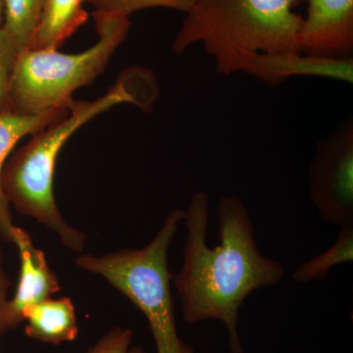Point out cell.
Wrapping results in <instances>:
<instances>
[{"label":"cell","mask_w":353,"mask_h":353,"mask_svg":"<svg viewBox=\"0 0 353 353\" xmlns=\"http://www.w3.org/2000/svg\"><path fill=\"white\" fill-rule=\"evenodd\" d=\"M219 245H208L209 196L197 192L183 216L185 240L174 288L189 324L218 320L226 327L230 353H243L239 334L240 311L250 294L282 282V262L265 256L257 245L252 217L240 196L221 197L217 204Z\"/></svg>","instance_id":"obj_1"},{"label":"cell","mask_w":353,"mask_h":353,"mask_svg":"<svg viewBox=\"0 0 353 353\" xmlns=\"http://www.w3.org/2000/svg\"><path fill=\"white\" fill-rule=\"evenodd\" d=\"M155 99L157 85L152 75L137 68L129 78L121 79L94 101H72L67 108L70 114L32 134L31 141L7 159L1 185L9 204L20 214L34 218L54 232L72 252H83L87 236L65 221L53 194L58 155L68 139L99 114L122 103L136 104L148 110Z\"/></svg>","instance_id":"obj_2"},{"label":"cell","mask_w":353,"mask_h":353,"mask_svg":"<svg viewBox=\"0 0 353 353\" xmlns=\"http://www.w3.org/2000/svg\"><path fill=\"white\" fill-rule=\"evenodd\" d=\"M301 0H196L172 43L183 53L201 43L216 71H243L260 53H301L303 17L294 11Z\"/></svg>","instance_id":"obj_3"},{"label":"cell","mask_w":353,"mask_h":353,"mask_svg":"<svg viewBox=\"0 0 353 353\" xmlns=\"http://www.w3.org/2000/svg\"><path fill=\"white\" fill-rule=\"evenodd\" d=\"M185 210L175 209L143 248H126L102 255L82 254L76 263L83 270L101 276L131 301L145 316L157 353H194L179 336L169 269V250Z\"/></svg>","instance_id":"obj_4"},{"label":"cell","mask_w":353,"mask_h":353,"mask_svg":"<svg viewBox=\"0 0 353 353\" xmlns=\"http://www.w3.org/2000/svg\"><path fill=\"white\" fill-rule=\"evenodd\" d=\"M99 41L76 54L58 50H21L11 79L13 112L41 114L67 109L78 88L101 75L126 39L129 17L94 12Z\"/></svg>","instance_id":"obj_5"},{"label":"cell","mask_w":353,"mask_h":353,"mask_svg":"<svg viewBox=\"0 0 353 353\" xmlns=\"http://www.w3.org/2000/svg\"><path fill=\"white\" fill-rule=\"evenodd\" d=\"M308 176L311 201L320 217L339 228L353 224L352 118L318 141Z\"/></svg>","instance_id":"obj_6"},{"label":"cell","mask_w":353,"mask_h":353,"mask_svg":"<svg viewBox=\"0 0 353 353\" xmlns=\"http://www.w3.org/2000/svg\"><path fill=\"white\" fill-rule=\"evenodd\" d=\"M299 32L304 54L350 57L353 50V0H305Z\"/></svg>","instance_id":"obj_7"},{"label":"cell","mask_w":353,"mask_h":353,"mask_svg":"<svg viewBox=\"0 0 353 353\" xmlns=\"http://www.w3.org/2000/svg\"><path fill=\"white\" fill-rule=\"evenodd\" d=\"M12 243L19 252L21 268L17 289L8 303V332L24 322L23 312L26 309L50 299L60 290L57 274L51 270L43 250L34 246L31 236L22 228L14 227Z\"/></svg>","instance_id":"obj_8"},{"label":"cell","mask_w":353,"mask_h":353,"mask_svg":"<svg viewBox=\"0 0 353 353\" xmlns=\"http://www.w3.org/2000/svg\"><path fill=\"white\" fill-rule=\"evenodd\" d=\"M243 72L272 87L296 76L319 77L352 83L353 59L304 53H260L248 62Z\"/></svg>","instance_id":"obj_9"},{"label":"cell","mask_w":353,"mask_h":353,"mask_svg":"<svg viewBox=\"0 0 353 353\" xmlns=\"http://www.w3.org/2000/svg\"><path fill=\"white\" fill-rule=\"evenodd\" d=\"M67 109L48 111L41 114H0V239L12 243L14 227L10 204L7 201L1 185V174L4 164L10 157L18 141L29 134H34L46 126L63 117Z\"/></svg>","instance_id":"obj_10"},{"label":"cell","mask_w":353,"mask_h":353,"mask_svg":"<svg viewBox=\"0 0 353 353\" xmlns=\"http://www.w3.org/2000/svg\"><path fill=\"white\" fill-rule=\"evenodd\" d=\"M25 334L34 340L60 345L75 341L79 334L75 306L69 297L44 299L26 309Z\"/></svg>","instance_id":"obj_11"},{"label":"cell","mask_w":353,"mask_h":353,"mask_svg":"<svg viewBox=\"0 0 353 353\" xmlns=\"http://www.w3.org/2000/svg\"><path fill=\"white\" fill-rule=\"evenodd\" d=\"M85 2V0H48L27 48L58 50L87 22L88 14L83 9Z\"/></svg>","instance_id":"obj_12"},{"label":"cell","mask_w":353,"mask_h":353,"mask_svg":"<svg viewBox=\"0 0 353 353\" xmlns=\"http://www.w3.org/2000/svg\"><path fill=\"white\" fill-rule=\"evenodd\" d=\"M353 261V224L340 227L338 238L328 250L313 259L306 260L292 273L297 283L325 280L334 267Z\"/></svg>","instance_id":"obj_13"},{"label":"cell","mask_w":353,"mask_h":353,"mask_svg":"<svg viewBox=\"0 0 353 353\" xmlns=\"http://www.w3.org/2000/svg\"><path fill=\"white\" fill-rule=\"evenodd\" d=\"M46 2L48 0H3L2 28L10 34L20 50L29 46Z\"/></svg>","instance_id":"obj_14"},{"label":"cell","mask_w":353,"mask_h":353,"mask_svg":"<svg viewBox=\"0 0 353 353\" xmlns=\"http://www.w3.org/2000/svg\"><path fill=\"white\" fill-rule=\"evenodd\" d=\"M196 0H85L94 7V12L129 17L143 9L164 7L187 13Z\"/></svg>","instance_id":"obj_15"},{"label":"cell","mask_w":353,"mask_h":353,"mask_svg":"<svg viewBox=\"0 0 353 353\" xmlns=\"http://www.w3.org/2000/svg\"><path fill=\"white\" fill-rule=\"evenodd\" d=\"M20 51L10 34L3 28H0V114L13 112L11 79Z\"/></svg>","instance_id":"obj_16"},{"label":"cell","mask_w":353,"mask_h":353,"mask_svg":"<svg viewBox=\"0 0 353 353\" xmlns=\"http://www.w3.org/2000/svg\"><path fill=\"white\" fill-rule=\"evenodd\" d=\"M132 341L131 329L115 327L99 339L87 353H128Z\"/></svg>","instance_id":"obj_17"},{"label":"cell","mask_w":353,"mask_h":353,"mask_svg":"<svg viewBox=\"0 0 353 353\" xmlns=\"http://www.w3.org/2000/svg\"><path fill=\"white\" fill-rule=\"evenodd\" d=\"M10 285V280L7 277L6 272H4L3 264H2L1 245H0V334L8 332L7 316H8L9 299L7 294H8Z\"/></svg>","instance_id":"obj_18"},{"label":"cell","mask_w":353,"mask_h":353,"mask_svg":"<svg viewBox=\"0 0 353 353\" xmlns=\"http://www.w3.org/2000/svg\"><path fill=\"white\" fill-rule=\"evenodd\" d=\"M4 18V8H3V0H0V28L3 25Z\"/></svg>","instance_id":"obj_19"},{"label":"cell","mask_w":353,"mask_h":353,"mask_svg":"<svg viewBox=\"0 0 353 353\" xmlns=\"http://www.w3.org/2000/svg\"><path fill=\"white\" fill-rule=\"evenodd\" d=\"M128 353H148L143 350V347H130L129 352Z\"/></svg>","instance_id":"obj_20"},{"label":"cell","mask_w":353,"mask_h":353,"mask_svg":"<svg viewBox=\"0 0 353 353\" xmlns=\"http://www.w3.org/2000/svg\"><path fill=\"white\" fill-rule=\"evenodd\" d=\"M0 353H1V352H0Z\"/></svg>","instance_id":"obj_21"}]
</instances>
